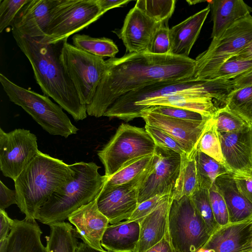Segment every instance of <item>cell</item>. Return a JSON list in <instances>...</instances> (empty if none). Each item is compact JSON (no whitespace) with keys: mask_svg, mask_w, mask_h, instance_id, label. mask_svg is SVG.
Returning a JSON list of instances; mask_svg holds the SVG:
<instances>
[{"mask_svg":"<svg viewBox=\"0 0 252 252\" xmlns=\"http://www.w3.org/2000/svg\"><path fill=\"white\" fill-rule=\"evenodd\" d=\"M107 68L92 102L88 115L104 116L120 97L161 82H176L193 77L195 61L189 57L169 54L127 53L121 58L106 60Z\"/></svg>","mask_w":252,"mask_h":252,"instance_id":"obj_1","label":"cell"},{"mask_svg":"<svg viewBox=\"0 0 252 252\" xmlns=\"http://www.w3.org/2000/svg\"><path fill=\"white\" fill-rule=\"evenodd\" d=\"M13 37L29 61L36 83L44 95L51 97L76 121L87 118V105L83 104L61 60L64 40L48 42L43 37L23 35L12 29Z\"/></svg>","mask_w":252,"mask_h":252,"instance_id":"obj_2","label":"cell"},{"mask_svg":"<svg viewBox=\"0 0 252 252\" xmlns=\"http://www.w3.org/2000/svg\"><path fill=\"white\" fill-rule=\"evenodd\" d=\"M70 164L39 151L14 181L17 206L26 219H35L51 195L73 178Z\"/></svg>","mask_w":252,"mask_h":252,"instance_id":"obj_3","label":"cell"},{"mask_svg":"<svg viewBox=\"0 0 252 252\" xmlns=\"http://www.w3.org/2000/svg\"><path fill=\"white\" fill-rule=\"evenodd\" d=\"M74 171L72 179L54 193L37 212L35 220L50 225L63 221L81 206L96 199L108 177L98 172L100 167L93 162L70 164Z\"/></svg>","mask_w":252,"mask_h":252,"instance_id":"obj_4","label":"cell"},{"mask_svg":"<svg viewBox=\"0 0 252 252\" xmlns=\"http://www.w3.org/2000/svg\"><path fill=\"white\" fill-rule=\"evenodd\" d=\"M233 90L231 80L197 81L193 77L176 82H158L122 96L107 109L104 116L125 121L138 101L178 94L207 96L224 103Z\"/></svg>","mask_w":252,"mask_h":252,"instance_id":"obj_5","label":"cell"},{"mask_svg":"<svg viewBox=\"0 0 252 252\" xmlns=\"http://www.w3.org/2000/svg\"><path fill=\"white\" fill-rule=\"evenodd\" d=\"M0 82L9 100L21 106L50 134L67 138L77 133L79 129L63 108L48 96L19 86L2 73H0Z\"/></svg>","mask_w":252,"mask_h":252,"instance_id":"obj_6","label":"cell"},{"mask_svg":"<svg viewBox=\"0 0 252 252\" xmlns=\"http://www.w3.org/2000/svg\"><path fill=\"white\" fill-rule=\"evenodd\" d=\"M210 236L190 197L173 198L168 213L166 236L175 252H196Z\"/></svg>","mask_w":252,"mask_h":252,"instance_id":"obj_7","label":"cell"},{"mask_svg":"<svg viewBox=\"0 0 252 252\" xmlns=\"http://www.w3.org/2000/svg\"><path fill=\"white\" fill-rule=\"evenodd\" d=\"M252 41V16L250 14L228 28L219 37L212 39L208 48L195 59L193 78L207 80L225 62Z\"/></svg>","mask_w":252,"mask_h":252,"instance_id":"obj_8","label":"cell"},{"mask_svg":"<svg viewBox=\"0 0 252 252\" xmlns=\"http://www.w3.org/2000/svg\"><path fill=\"white\" fill-rule=\"evenodd\" d=\"M156 145L145 128L122 123L97 152L109 177L130 160L154 154Z\"/></svg>","mask_w":252,"mask_h":252,"instance_id":"obj_9","label":"cell"},{"mask_svg":"<svg viewBox=\"0 0 252 252\" xmlns=\"http://www.w3.org/2000/svg\"><path fill=\"white\" fill-rule=\"evenodd\" d=\"M67 40L62 48L61 60L81 103L88 105L93 100L107 64L103 58L81 50Z\"/></svg>","mask_w":252,"mask_h":252,"instance_id":"obj_10","label":"cell"},{"mask_svg":"<svg viewBox=\"0 0 252 252\" xmlns=\"http://www.w3.org/2000/svg\"><path fill=\"white\" fill-rule=\"evenodd\" d=\"M102 15L96 0H55L43 37L50 43L64 40Z\"/></svg>","mask_w":252,"mask_h":252,"instance_id":"obj_11","label":"cell"},{"mask_svg":"<svg viewBox=\"0 0 252 252\" xmlns=\"http://www.w3.org/2000/svg\"><path fill=\"white\" fill-rule=\"evenodd\" d=\"M181 163L180 154L157 146L152 164L142 176L139 183L138 204L157 195L172 193Z\"/></svg>","mask_w":252,"mask_h":252,"instance_id":"obj_12","label":"cell"},{"mask_svg":"<svg viewBox=\"0 0 252 252\" xmlns=\"http://www.w3.org/2000/svg\"><path fill=\"white\" fill-rule=\"evenodd\" d=\"M39 151L37 137L29 130L6 132L0 127V169L4 176L15 181Z\"/></svg>","mask_w":252,"mask_h":252,"instance_id":"obj_13","label":"cell"},{"mask_svg":"<svg viewBox=\"0 0 252 252\" xmlns=\"http://www.w3.org/2000/svg\"><path fill=\"white\" fill-rule=\"evenodd\" d=\"M140 117L146 125L159 128L177 141L188 155L196 151L202 135L212 119L203 121H190L171 118L142 109Z\"/></svg>","mask_w":252,"mask_h":252,"instance_id":"obj_14","label":"cell"},{"mask_svg":"<svg viewBox=\"0 0 252 252\" xmlns=\"http://www.w3.org/2000/svg\"><path fill=\"white\" fill-rule=\"evenodd\" d=\"M139 181L102 189L97 198L98 210L113 224L130 218L138 205Z\"/></svg>","mask_w":252,"mask_h":252,"instance_id":"obj_15","label":"cell"},{"mask_svg":"<svg viewBox=\"0 0 252 252\" xmlns=\"http://www.w3.org/2000/svg\"><path fill=\"white\" fill-rule=\"evenodd\" d=\"M164 23H158L134 6L126 14L117 33L127 53L148 52L156 31Z\"/></svg>","mask_w":252,"mask_h":252,"instance_id":"obj_16","label":"cell"},{"mask_svg":"<svg viewBox=\"0 0 252 252\" xmlns=\"http://www.w3.org/2000/svg\"><path fill=\"white\" fill-rule=\"evenodd\" d=\"M219 133L224 165L232 173H252V126L233 133Z\"/></svg>","mask_w":252,"mask_h":252,"instance_id":"obj_17","label":"cell"},{"mask_svg":"<svg viewBox=\"0 0 252 252\" xmlns=\"http://www.w3.org/2000/svg\"><path fill=\"white\" fill-rule=\"evenodd\" d=\"M97 198L73 212L68 220L74 225L77 238L92 247L103 250L101 241L109 221L98 210Z\"/></svg>","mask_w":252,"mask_h":252,"instance_id":"obj_18","label":"cell"},{"mask_svg":"<svg viewBox=\"0 0 252 252\" xmlns=\"http://www.w3.org/2000/svg\"><path fill=\"white\" fill-rule=\"evenodd\" d=\"M154 106H169L197 112L208 118H213L219 108L211 97L190 94L175 95L145 99L136 102L126 118L129 122L140 117V111Z\"/></svg>","mask_w":252,"mask_h":252,"instance_id":"obj_19","label":"cell"},{"mask_svg":"<svg viewBox=\"0 0 252 252\" xmlns=\"http://www.w3.org/2000/svg\"><path fill=\"white\" fill-rule=\"evenodd\" d=\"M55 0H29L17 15L12 29L31 37H44Z\"/></svg>","mask_w":252,"mask_h":252,"instance_id":"obj_20","label":"cell"},{"mask_svg":"<svg viewBox=\"0 0 252 252\" xmlns=\"http://www.w3.org/2000/svg\"><path fill=\"white\" fill-rule=\"evenodd\" d=\"M42 234L35 219H15L8 237L0 242V252H46Z\"/></svg>","mask_w":252,"mask_h":252,"instance_id":"obj_21","label":"cell"},{"mask_svg":"<svg viewBox=\"0 0 252 252\" xmlns=\"http://www.w3.org/2000/svg\"><path fill=\"white\" fill-rule=\"evenodd\" d=\"M252 221L251 216L220 226L196 252H245L244 245Z\"/></svg>","mask_w":252,"mask_h":252,"instance_id":"obj_22","label":"cell"},{"mask_svg":"<svg viewBox=\"0 0 252 252\" xmlns=\"http://www.w3.org/2000/svg\"><path fill=\"white\" fill-rule=\"evenodd\" d=\"M172 199L173 192L167 194L162 202L139 222V239L136 252H145L166 236L168 213Z\"/></svg>","mask_w":252,"mask_h":252,"instance_id":"obj_23","label":"cell"},{"mask_svg":"<svg viewBox=\"0 0 252 252\" xmlns=\"http://www.w3.org/2000/svg\"><path fill=\"white\" fill-rule=\"evenodd\" d=\"M210 11L209 4L203 9L170 29V54L189 57Z\"/></svg>","mask_w":252,"mask_h":252,"instance_id":"obj_24","label":"cell"},{"mask_svg":"<svg viewBox=\"0 0 252 252\" xmlns=\"http://www.w3.org/2000/svg\"><path fill=\"white\" fill-rule=\"evenodd\" d=\"M139 235V222L125 220L109 225L101 244L103 248L112 252H136Z\"/></svg>","mask_w":252,"mask_h":252,"instance_id":"obj_25","label":"cell"},{"mask_svg":"<svg viewBox=\"0 0 252 252\" xmlns=\"http://www.w3.org/2000/svg\"><path fill=\"white\" fill-rule=\"evenodd\" d=\"M210 6L213 22L211 37H219L228 28L239 20L251 14L252 7L242 0L207 1Z\"/></svg>","mask_w":252,"mask_h":252,"instance_id":"obj_26","label":"cell"},{"mask_svg":"<svg viewBox=\"0 0 252 252\" xmlns=\"http://www.w3.org/2000/svg\"><path fill=\"white\" fill-rule=\"evenodd\" d=\"M226 203L229 223L252 216V203L238 190L232 173L218 177L214 183Z\"/></svg>","mask_w":252,"mask_h":252,"instance_id":"obj_27","label":"cell"},{"mask_svg":"<svg viewBox=\"0 0 252 252\" xmlns=\"http://www.w3.org/2000/svg\"><path fill=\"white\" fill-rule=\"evenodd\" d=\"M50 234L46 236V252H76L78 244L75 229L64 221L49 225Z\"/></svg>","mask_w":252,"mask_h":252,"instance_id":"obj_28","label":"cell"},{"mask_svg":"<svg viewBox=\"0 0 252 252\" xmlns=\"http://www.w3.org/2000/svg\"><path fill=\"white\" fill-rule=\"evenodd\" d=\"M196 151L190 155L181 156L180 170L173 191V199L190 197L200 188L195 158Z\"/></svg>","mask_w":252,"mask_h":252,"instance_id":"obj_29","label":"cell"},{"mask_svg":"<svg viewBox=\"0 0 252 252\" xmlns=\"http://www.w3.org/2000/svg\"><path fill=\"white\" fill-rule=\"evenodd\" d=\"M154 154L130 160L117 172L108 177L102 189L140 181V177L152 164Z\"/></svg>","mask_w":252,"mask_h":252,"instance_id":"obj_30","label":"cell"},{"mask_svg":"<svg viewBox=\"0 0 252 252\" xmlns=\"http://www.w3.org/2000/svg\"><path fill=\"white\" fill-rule=\"evenodd\" d=\"M195 158L200 188L209 189L218 177L231 173L224 164L197 149Z\"/></svg>","mask_w":252,"mask_h":252,"instance_id":"obj_31","label":"cell"},{"mask_svg":"<svg viewBox=\"0 0 252 252\" xmlns=\"http://www.w3.org/2000/svg\"><path fill=\"white\" fill-rule=\"evenodd\" d=\"M73 45L93 55L100 57H115L119 49L114 41L106 37L95 38L86 34L72 36Z\"/></svg>","mask_w":252,"mask_h":252,"instance_id":"obj_32","label":"cell"},{"mask_svg":"<svg viewBox=\"0 0 252 252\" xmlns=\"http://www.w3.org/2000/svg\"><path fill=\"white\" fill-rule=\"evenodd\" d=\"M224 106L252 126V85L233 90L228 95Z\"/></svg>","mask_w":252,"mask_h":252,"instance_id":"obj_33","label":"cell"},{"mask_svg":"<svg viewBox=\"0 0 252 252\" xmlns=\"http://www.w3.org/2000/svg\"><path fill=\"white\" fill-rule=\"evenodd\" d=\"M175 0H138L135 6L157 22L165 23L171 17Z\"/></svg>","mask_w":252,"mask_h":252,"instance_id":"obj_34","label":"cell"},{"mask_svg":"<svg viewBox=\"0 0 252 252\" xmlns=\"http://www.w3.org/2000/svg\"><path fill=\"white\" fill-rule=\"evenodd\" d=\"M213 118L219 133L237 132L250 126L225 106L219 108Z\"/></svg>","mask_w":252,"mask_h":252,"instance_id":"obj_35","label":"cell"},{"mask_svg":"<svg viewBox=\"0 0 252 252\" xmlns=\"http://www.w3.org/2000/svg\"><path fill=\"white\" fill-rule=\"evenodd\" d=\"M197 149L224 164L219 133L213 118L200 138Z\"/></svg>","mask_w":252,"mask_h":252,"instance_id":"obj_36","label":"cell"},{"mask_svg":"<svg viewBox=\"0 0 252 252\" xmlns=\"http://www.w3.org/2000/svg\"><path fill=\"white\" fill-rule=\"evenodd\" d=\"M211 235L220 226L215 220L210 202L209 189L200 188L190 197Z\"/></svg>","mask_w":252,"mask_h":252,"instance_id":"obj_37","label":"cell"},{"mask_svg":"<svg viewBox=\"0 0 252 252\" xmlns=\"http://www.w3.org/2000/svg\"><path fill=\"white\" fill-rule=\"evenodd\" d=\"M252 70V61L230 59L223 63L207 80H230Z\"/></svg>","mask_w":252,"mask_h":252,"instance_id":"obj_38","label":"cell"},{"mask_svg":"<svg viewBox=\"0 0 252 252\" xmlns=\"http://www.w3.org/2000/svg\"><path fill=\"white\" fill-rule=\"evenodd\" d=\"M29 0H0V32L12 26L17 15Z\"/></svg>","mask_w":252,"mask_h":252,"instance_id":"obj_39","label":"cell"},{"mask_svg":"<svg viewBox=\"0 0 252 252\" xmlns=\"http://www.w3.org/2000/svg\"><path fill=\"white\" fill-rule=\"evenodd\" d=\"M145 129L156 146L171 150L181 156L188 155L183 146L163 130L147 125H145Z\"/></svg>","mask_w":252,"mask_h":252,"instance_id":"obj_40","label":"cell"},{"mask_svg":"<svg viewBox=\"0 0 252 252\" xmlns=\"http://www.w3.org/2000/svg\"><path fill=\"white\" fill-rule=\"evenodd\" d=\"M209 194L214 216L218 225L221 226L229 223L226 203L215 184L209 189Z\"/></svg>","mask_w":252,"mask_h":252,"instance_id":"obj_41","label":"cell"},{"mask_svg":"<svg viewBox=\"0 0 252 252\" xmlns=\"http://www.w3.org/2000/svg\"><path fill=\"white\" fill-rule=\"evenodd\" d=\"M145 109L171 118L186 120L203 121L212 118L205 117L194 111L173 106H154Z\"/></svg>","mask_w":252,"mask_h":252,"instance_id":"obj_42","label":"cell"},{"mask_svg":"<svg viewBox=\"0 0 252 252\" xmlns=\"http://www.w3.org/2000/svg\"><path fill=\"white\" fill-rule=\"evenodd\" d=\"M170 29L164 24L155 32L149 48L148 53L159 55L170 54L171 43Z\"/></svg>","mask_w":252,"mask_h":252,"instance_id":"obj_43","label":"cell"},{"mask_svg":"<svg viewBox=\"0 0 252 252\" xmlns=\"http://www.w3.org/2000/svg\"><path fill=\"white\" fill-rule=\"evenodd\" d=\"M166 195H157L138 204L130 218L126 220L139 223L162 202Z\"/></svg>","mask_w":252,"mask_h":252,"instance_id":"obj_44","label":"cell"},{"mask_svg":"<svg viewBox=\"0 0 252 252\" xmlns=\"http://www.w3.org/2000/svg\"><path fill=\"white\" fill-rule=\"evenodd\" d=\"M232 174L238 190L252 203V173Z\"/></svg>","mask_w":252,"mask_h":252,"instance_id":"obj_45","label":"cell"},{"mask_svg":"<svg viewBox=\"0 0 252 252\" xmlns=\"http://www.w3.org/2000/svg\"><path fill=\"white\" fill-rule=\"evenodd\" d=\"M17 203L15 190H11L0 181V209L5 210L10 205H17Z\"/></svg>","mask_w":252,"mask_h":252,"instance_id":"obj_46","label":"cell"},{"mask_svg":"<svg viewBox=\"0 0 252 252\" xmlns=\"http://www.w3.org/2000/svg\"><path fill=\"white\" fill-rule=\"evenodd\" d=\"M14 223L5 210L0 209V242L6 239Z\"/></svg>","mask_w":252,"mask_h":252,"instance_id":"obj_47","label":"cell"},{"mask_svg":"<svg viewBox=\"0 0 252 252\" xmlns=\"http://www.w3.org/2000/svg\"><path fill=\"white\" fill-rule=\"evenodd\" d=\"M130 1H131L130 0H96L103 15L111 9L121 7Z\"/></svg>","mask_w":252,"mask_h":252,"instance_id":"obj_48","label":"cell"},{"mask_svg":"<svg viewBox=\"0 0 252 252\" xmlns=\"http://www.w3.org/2000/svg\"><path fill=\"white\" fill-rule=\"evenodd\" d=\"M234 90L252 85V70L231 80Z\"/></svg>","mask_w":252,"mask_h":252,"instance_id":"obj_49","label":"cell"},{"mask_svg":"<svg viewBox=\"0 0 252 252\" xmlns=\"http://www.w3.org/2000/svg\"><path fill=\"white\" fill-rule=\"evenodd\" d=\"M144 252H175L167 237Z\"/></svg>","mask_w":252,"mask_h":252,"instance_id":"obj_50","label":"cell"},{"mask_svg":"<svg viewBox=\"0 0 252 252\" xmlns=\"http://www.w3.org/2000/svg\"><path fill=\"white\" fill-rule=\"evenodd\" d=\"M231 59L252 61V41Z\"/></svg>","mask_w":252,"mask_h":252,"instance_id":"obj_51","label":"cell"},{"mask_svg":"<svg viewBox=\"0 0 252 252\" xmlns=\"http://www.w3.org/2000/svg\"><path fill=\"white\" fill-rule=\"evenodd\" d=\"M76 252H112L109 251L100 250L90 246L87 244L80 242Z\"/></svg>","mask_w":252,"mask_h":252,"instance_id":"obj_52","label":"cell"},{"mask_svg":"<svg viewBox=\"0 0 252 252\" xmlns=\"http://www.w3.org/2000/svg\"><path fill=\"white\" fill-rule=\"evenodd\" d=\"M245 252H252V221L249 226L246 240L244 245Z\"/></svg>","mask_w":252,"mask_h":252,"instance_id":"obj_53","label":"cell"},{"mask_svg":"<svg viewBox=\"0 0 252 252\" xmlns=\"http://www.w3.org/2000/svg\"><path fill=\"white\" fill-rule=\"evenodd\" d=\"M206 1L204 0H187V2L189 3V5H192L196 4L197 3H199L201 2H204Z\"/></svg>","mask_w":252,"mask_h":252,"instance_id":"obj_54","label":"cell"},{"mask_svg":"<svg viewBox=\"0 0 252 252\" xmlns=\"http://www.w3.org/2000/svg\"></svg>","mask_w":252,"mask_h":252,"instance_id":"obj_55","label":"cell"}]
</instances>
